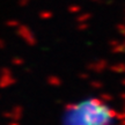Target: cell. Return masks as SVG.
Segmentation results:
<instances>
[{
    "instance_id": "1",
    "label": "cell",
    "mask_w": 125,
    "mask_h": 125,
    "mask_svg": "<svg viewBox=\"0 0 125 125\" xmlns=\"http://www.w3.org/2000/svg\"><path fill=\"white\" fill-rule=\"evenodd\" d=\"M115 114L100 100H86L73 104L65 112L64 125H110Z\"/></svg>"
}]
</instances>
